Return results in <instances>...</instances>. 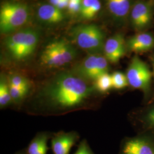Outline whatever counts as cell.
Returning <instances> with one entry per match:
<instances>
[{"label": "cell", "instance_id": "obj_1", "mask_svg": "<svg viewBox=\"0 0 154 154\" xmlns=\"http://www.w3.org/2000/svg\"><path fill=\"white\" fill-rule=\"evenodd\" d=\"M75 74L62 72L54 77L43 88L42 97L49 105L67 109L82 104L95 91Z\"/></svg>", "mask_w": 154, "mask_h": 154}, {"label": "cell", "instance_id": "obj_2", "mask_svg": "<svg viewBox=\"0 0 154 154\" xmlns=\"http://www.w3.org/2000/svg\"><path fill=\"white\" fill-rule=\"evenodd\" d=\"M130 88L143 94L142 104L149 102L152 93L153 78L151 67L138 55L132 58L126 72Z\"/></svg>", "mask_w": 154, "mask_h": 154}, {"label": "cell", "instance_id": "obj_3", "mask_svg": "<svg viewBox=\"0 0 154 154\" xmlns=\"http://www.w3.org/2000/svg\"><path fill=\"white\" fill-rule=\"evenodd\" d=\"M38 33L34 29H26L13 33L5 41L6 48L16 60L21 61L32 55L39 42Z\"/></svg>", "mask_w": 154, "mask_h": 154}, {"label": "cell", "instance_id": "obj_4", "mask_svg": "<svg viewBox=\"0 0 154 154\" xmlns=\"http://www.w3.org/2000/svg\"><path fill=\"white\" fill-rule=\"evenodd\" d=\"M77 51L69 42L57 39L45 47L40 57L41 63L48 67L55 68L64 66L74 60Z\"/></svg>", "mask_w": 154, "mask_h": 154}, {"label": "cell", "instance_id": "obj_5", "mask_svg": "<svg viewBox=\"0 0 154 154\" xmlns=\"http://www.w3.org/2000/svg\"><path fill=\"white\" fill-rule=\"evenodd\" d=\"M29 16L28 5L21 2H6L0 8V30L9 34L27 22Z\"/></svg>", "mask_w": 154, "mask_h": 154}, {"label": "cell", "instance_id": "obj_6", "mask_svg": "<svg viewBox=\"0 0 154 154\" xmlns=\"http://www.w3.org/2000/svg\"><path fill=\"white\" fill-rule=\"evenodd\" d=\"M73 40L81 49L91 54H99L105 45V35L95 25H80L72 30Z\"/></svg>", "mask_w": 154, "mask_h": 154}, {"label": "cell", "instance_id": "obj_7", "mask_svg": "<svg viewBox=\"0 0 154 154\" xmlns=\"http://www.w3.org/2000/svg\"><path fill=\"white\" fill-rule=\"evenodd\" d=\"M109 61L105 56L91 54L77 66L75 74L84 80L95 81L103 74L109 72Z\"/></svg>", "mask_w": 154, "mask_h": 154}, {"label": "cell", "instance_id": "obj_8", "mask_svg": "<svg viewBox=\"0 0 154 154\" xmlns=\"http://www.w3.org/2000/svg\"><path fill=\"white\" fill-rule=\"evenodd\" d=\"M131 119L137 134L154 135V100L142 104L134 110Z\"/></svg>", "mask_w": 154, "mask_h": 154}, {"label": "cell", "instance_id": "obj_9", "mask_svg": "<svg viewBox=\"0 0 154 154\" xmlns=\"http://www.w3.org/2000/svg\"><path fill=\"white\" fill-rule=\"evenodd\" d=\"M121 154H154V135L137 134L127 138L122 146Z\"/></svg>", "mask_w": 154, "mask_h": 154}, {"label": "cell", "instance_id": "obj_10", "mask_svg": "<svg viewBox=\"0 0 154 154\" xmlns=\"http://www.w3.org/2000/svg\"><path fill=\"white\" fill-rule=\"evenodd\" d=\"M127 50L126 42L123 36L117 34L106 40L103 51L109 62L116 63L126 54Z\"/></svg>", "mask_w": 154, "mask_h": 154}, {"label": "cell", "instance_id": "obj_11", "mask_svg": "<svg viewBox=\"0 0 154 154\" xmlns=\"http://www.w3.org/2000/svg\"><path fill=\"white\" fill-rule=\"evenodd\" d=\"M152 16V8L147 2L138 1L132 8L131 21L134 26L137 29H141L146 27L151 22Z\"/></svg>", "mask_w": 154, "mask_h": 154}, {"label": "cell", "instance_id": "obj_12", "mask_svg": "<svg viewBox=\"0 0 154 154\" xmlns=\"http://www.w3.org/2000/svg\"><path fill=\"white\" fill-rule=\"evenodd\" d=\"M127 49L134 53L149 52L154 49V37L151 34L139 33L126 42Z\"/></svg>", "mask_w": 154, "mask_h": 154}, {"label": "cell", "instance_id": "obj_13", "mask_svg": "<svg viewBox=\"0 0 154 154\" xmlns=\"http://www.w3.org/2000/svg\"><path fill=\"white\" fill-rule=\"evenodd\" d=\"M75 132L62 133L51 140V147L54 154H69L77 140Z\"/></svg>", "mask_w": 154, "mask_h": 154}, {"label": "cell", "instance_id": "obj_14", "mask_svg": "<svg viewBox=\"0 0 154 154\" xmlns=\"http://www.w3.org/2000/svg\"><path fill=\"white\" fill-rule=\"evenodd\" d=\"M39 19L49 24H55L62 21L64 15L61 9L51 4H44L37 10Z\"/></svg>", "mask_w": 154, "mask_h": 154}, {"label": "cell", "instance_id": "obj_15", "mask_svg": "<svg viewBox=\"0 0 154 154\" xmlns=\"http://www.w3.org/2000/svg\"><path fill=\"white\" fill-rule=\"evenodd\" d=\"M107 4L110 13L116 17H124L130 11V0H107Z\"/></svg>", "mask_w": 154, "mask_h": 154}, {"label": "cell", "instance_id": "obj_16", "mask_svg": "<svg viewBox=\"0 0 154 154\" xmlns=\"http://www.w3.org/2000/svg\"><path fill=\"white\" fill-rule=\"evenodd\" d=\"M101 9L99 0H82L80 14L85 20L93 19Z\"/></svg>", "mask_w": 154, "mask_h": 154}, {"label": "cell", "instance_id": "obj_17", "mask_svg": "<svg viewBox=\"0 0 154 154\" xmlns=\"http://www.w3.org/2000/svg\"><path fill=\"white\" fill-rule=\"evenodd\" d=\"M48 137L46 134H40L30 143L28 149V154H46Z\"/></svg>", "mask_w": 154, "mask_h": 154}, {"label": "cell", "instance_id": "obj_18", "mask_svg": "<svg viewBox=\"0 0 154 154\" xmlns=\"http://www.w3.org/2000/svg\"><path fill=\"white\" fill-rule=\"evenodd\" d=\"M11 95L9 91L8 81L4 75L1 76L0 79V106L4 107L10 104L12 102Z\"/></svg>", "mask_w": 154, "mask_h": 154}, {"label": "cell", "instance_id": "obj_19", "mask_svg": "<svg viewBox=\"0 0 154 154\" xmlns=\"http://www.w3.org/2000/svg\"><path fill=\"white\" fill-rule=\"evenodd\" d=\"M94 87L96 90L102 93H106L112 88L111 75L109 72L99 77L94 83Z\"/></svg>", "mask_w": 154, "mask_h": 154}, {"label": "cell", "instance_id": "obj_20", "mask_svg": "<svg viewBox=\"0 0 154 154\" xmlns=\"http://www.w3.org/2000/svg\"><path fill=\"white\" fill-rule=\"evenodd\" d=\"M8 83L17 88L29 91L31 84L28 78L21 75L11 74L8 78Z\"/></svg>", "mask_w": 154, "mask_h": 154}, {"label": "cell", "instance_id": "obj_21", "mask_svg": "<svg viewBox=\"0 0 154 154\" xmlns=\"http://www.w3.org/2000/svg\"><path fill=\"white\" fill-rule=\"evenodd\" d=\"M112 88L116 90H122L129 86L126 75L121 72H114L111 75Z\"/></svg>", "mask_w": 154, "mask_h": 154}, {"label": "cell", "instance_id": "obj_22", "mask_svg": "<svg viewBox=\"0 0 154 154\" xmlns=\"http://www.w3.org/2000/svg\"><path fill=\"white\" fill-rule=\"evenodd\" d=\"M8 84L11 99L14 102L17 103L21 102L22 99L26 96V95L29 91L26 90H22L21 88H17L16 87L9 84V83Z\"/></svg>", "mask_w": 154, "mask_h": 154}, {"label": "cell", "instance_id": "obj_23", "mask_svg": "<svg viewBox=\"0 0 154 154\" xmlns=\"http://www.w3.org/2000/svg\"><path fill=\"white\" fill-rule=\"evenodd\" d=\"M74 154H94V153L89 147L86 141L84 140L79 144L77 151Z\"/></svg>", "mask_w": 154, "mask_h": 154}, {"label": "cell", "instance_id": "obj_24", "mask_svg": "<svg viewBox=\"0 0 154 154\" xmlns=\"http://www.w3.org/2000/svg\"><path fill=\"white\" fill-rule=\"evenodd\" d=\"M81 8V2L70 1L69 4L67 7V10L70 14H75L78 13H80Z\"/></svg>", "mask_w": 154, "mask_h": 154}, {"label": "cell", "instance_id": "obj_25", "mask_svg": "<svg viewBox=\"0 0 154 154\" xmlns=\"http://www.w3.org/2000/svg\"><path fill=\"white\" fill-rule=\"evenodd\" d=\"M150 62H151V71L152 72V78H153V87H152V96L151 97L150 99L149 100V102L153 100H154V53L151 54L150 56Z\"/></svg>", "mask_w": 154, "mask_h": 154}, {"label": "cell", "instance_id": "obj_26", "mask_svg": "<svg viewBox=\"0 0 154 154\" xmlns=\"http://www.w3.org/2000/svg\"><path fill=\"white\" fill-rule=\"evenodd\" d=\"M70 0H61V2L58 4L57 7L60 9H63L65 8H67L69 2Z\"/></svg>", "mask_w": 154, "mask_h": 154}, {"label": "cell", "instance_id": "obj_27", "mask_svg": "<svg viewBox=\"0 0 154 154\" xmlns=\"http://www.w3.org/2000/svg\"><path fill=\"white\" fill-rule=\"evenodd\" d=\"M61 0H50V4L57 6L61 2Z\"/></svg>", "mask_w": 154, "mask_h": 154}, {"label": "cell", "instance_id": "obj_28", "mask_svg": "<svg viewBox=\"0 0 154 154\" xmlns=\"http://www.w3.org/2000/svg\"><path fill=\"white\" fill-rule=\"evenodd\" d=\"M72 1H74V2H81L82 0H70Z\"/></svg>", "mask_w": 154, "mask_h": 154}, {"label": "cell", "instance_id": "obj_29", "mask_svg": "<svg viewBox=\"0 0 154 154\" xmlns=\"http://www.w3.org/2000/svg\"></svg>", "mask_w": 154, "mask_h": 154}]
</instances>
